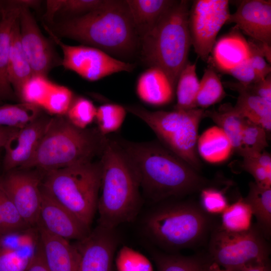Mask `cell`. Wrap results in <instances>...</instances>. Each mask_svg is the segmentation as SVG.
I'll return each mask as SVG.
<instances>
[{"label":"cell","instance_id":"6da1fadb","mask_svg":"<svg viewBox=\"0 0 271 271\" xmlns=\"http://www.w3.org/2000/svg\"><path fill=\"white\" fill-rule=\"evenodd\" d=\"M117 143L133 167L140 187L156 204L187 197L207 187L228 186L231 183L205 178L163 145Z\"/></svg>","mask_w":271,"mask_h":271},{"label":"cell","instance_id":"7a4b0ae2","mask_svg":"<svg viewBox=\"0 0 271 271\" xmlns=\"http://www.w3.org/2000/svg\"><path fill=\"white\" fill-rule=\"evenodd\" d=\"M51 26L47 27L59 38L74 40L109 55L128 57L139 51L140 39L125 1L104 0L88 13Z\"/></svg>","mask_w":271,"mask_h":271},{"label":"cell","instance_id":"3957f363","mask_svg":"<svg viewBox=\"0 0 271 271\" xmlns=\"http://www.w3.org/2000/svg\"><path fill=\"white\" fill-rule=\"evenodd\" d=\"M192 198L171 199L157 203L144 221L149 238L164 252L205 248L210 233L220 221Z\"/></svg>","mask_w":271,"mask_h":271},{"label":"cell","instance_id":"277c9868","mask_svg":"<svg viewBox=\"0 0 271 271\" xmlns=\"http://www.w3.org/2000/svg\"><path fill=\"white\" fill-rule=\"evenodd\" d=\"M101 155L98 225L115 229L137 216L141 206V187L133 167L117 142L107 139Z\"/></svg>","mask_w":271,"mask_h":271},{"label":"cell","instance_id":"5b68a950","mask_svg":"<svg viewBox=\"0 0 271 271\" xmlns=\"http://www.w3.org/2000/svg\"><path fill=\"white\" fill-rule=\"evenodd\" d=\"M190 3L176 1L140 42L141 60L149 67L162 70L175 89L180 74L188 62L192 46L188 27Z\"/></svg>","mask_w":271,"mask_h":271},{"label":"cell","instance_id":"8992f818","mask_svg":"<svg viewBox=\"0 0 271 271\" xmlns=\"http://www.w3.org/2000/svg\"><path fill=\"white\" fill-rule=\"evenodd\" d=\"M107 139L97 129H81L65 116H55L31 160L22 169L45 172L92 162L101 154Z\"/></svg>","mask_w":271,"mask_h":271},{"label":"cell","instance_id":"52a82bcc","mask_svg":"<svg viewBox=\"0 0 271 271\" xmlns=\"http://www.w3.org/2000/svg\"><path fill=\"white\" fill-rule=\"evenodd\" d=\"M101 177L100 161L89 162L46 172L41 188L90 227L97 211Z\"/></svg>","mask_w":271,"mask_h":271},{"label":"cell","instance_id":"ba28073f","mask_svg":"<svg viewBox=\"0 0 271 271\" xmlns=\"http://www.w3.org/2000/svg\"><path fill=\"white\" fill-rule=\"evenodd\" d=\"M124 107L144 121L165 147L200 172L202 165L197 143L199 126L204 117L205 109L151 111L138 105Z\"/></svg>","mask_w":271,"mask_h":271},{"label":"cell","instance_id":"9c48e42d","mask_svg":"<svg viewBox=\"0 0 271 271\" xmlns=\"http://www.w3.org/2000/svg\"><path fill=\"white\" fill-rule=\"evenodd\" d=\"M212 261L229 271H241L248 265L269 260L270 245L256 223L243 231H229L219 221L205 248Z\"/></svg>","mask_w":271,"mask_h":271},{"label":"cell","instance_id":"30bf717a","mask_svg":"<svg viewBox=\"0 0 271 271\" xmlns=\"http://www.w3.org/2000/svg\"><path fill=\"white\" fill-rule=\"evenodd\" d=\"M50 38L61 48L63 53L61 65L74 72L82 78L94 81L113 73L130 72L135 64L116 59L95 47L82 45H69L62 42L44 25Z\"/></svg>","mask_w":271,"mask_h":271},{"label":"cell","instance_id":"8fae6325","mask_svg":"<svg viewBox=\"0 0 271 271\" xmlns=\"http://www.w3.org/2000/svg\"><path fill=\"white\" fill-rule=\"evenodd\" d=\"M230 13L227 0H195L190 6L188 27L196 53L208 62L216 37Z\"/></svg>","mask_w":271,"mask_h":271},{"label":"cell","instance_id":"7c38bea8","mask_svg":"<svg viewBox=\"0 0 271 271\" xmlns=\"http://www.w3.org/2000/svg\"><path fill=\"white\" fill-rule=\"evenodd\" d=\"M19 21L21 44L33 75L47 77L54 67L61 65L62 59L42 33L30 8H22Z\"/></svg>","mask_w":271,"mask_h":271},{"label":"cell","instance_id":"4fadbf2b","mask_svg":"<svg viewBox=\"0 0 271 271\" xmlns=\"http://www.w3.org/2000/svg\"><path fill=\"white\" fill-rule=\"evenodd\" d=\"M41 178L37 173L16 170L7 172L1 182L20 215L31 227L38 223L41 203Z\"/></svg>","mask_w":271,"mask_h":271},{"label":"cell","instance_id":"5bb4252c","mask_svg":"<svg viewBox=\"0 0 271 271\" xmlns=\"http://www.w3.org/2000/svg\"><path fill=\"white\" fill-rule=\"evenodd\" d=\"M118 243L115 229L98 225L74 244L79 256L78 271H112Z\"/></svg>","mask_w":271,"mask_h":271},{"label":"cell","instance_id":"9a60e30c","mask_svg":"<svg viewBox=\"0 0 271 271\" xmlns=\"http://www.w3.org/2000/svg\"><path fill=\"white\" fill-rule=\"evenodd\" d=\"M52 118L40 114L30 123L18 128L9 140L4 147L3 165L6 172L22 168L31 160Z\"/></svg>","mask_w":271,"mask_h":271},{"label":"cell","instance_id":"2e32d148","mask_svg":"<svg viewBox=\"0 0 271 271\" xmlns=\"http://www.w3.org/2000/svg\"><path fill=\"white\" fill-rule=\"evenodd\" d=\"M37 225L48 232L69 241L80 240L90 232L86 225L67 208L41 188V203Z\"/></svg>","mask_w":271,"mask_h":271},{"label":"cell","instance_id":"e0dca14e","mask_svg":"<svg viewBox=\"0 0 271 271\" xmlns=\"http://www.w3.org/2000/svg\"><path fill=\"white\" fill-rule=\"evenodd\" d=\"M39 243L35 227L0 236V271H26Z\"/></svg>","mask_w":271,"mask_h":271},{"label":"cell","instance_id":"ac0fdd59","mask_svg":"<svg viewBox=\"0 0 271 271\" xmlns=\"http://www.w3.org/2000/svg\"><path fill=\"white\" fill-rule=\"evenodd\" d=\"M227 23H234L249 38L271 46L270 0L240 1L236 11L230 14Z\"/></svg>","mask_w":271,"mask_h":271},{"label":"cell","instance_id":"d6986e66","mask_svg":"<svg viewBox=\"0 0 271 271\" xmlns=\"http://www.w3.org/2000/svg\"><path fill=\"white\" fill-rule=\"evenodd\" d=\"M31 5L30 0L0 1V102L17 98L8 77L12 31L22 8Z\"/></svg>","mask_w":271,"mask_h":271},{"label":"cell","instance_id":"ffe728a7","mask_svg":"<svg viewBox=\"0 0 271 271\" xmlns=\"http://www.w3.org/2000/svg\"><path fill=\"white\" fill-rule=\"evenodd\" d=\"M46 265L49 271H78L79 256L74 245L37 225Z\"/></svg>","mask_w":271,"mask_h":271},{"label":"cell","instance_id":"44dd1931","mask_svg":"<svg viewBox=\"0 0 271 271\" xmlns=\"http://www.w3.org/2000/svg\"><path fill=\"white\" fill-rule=\"evenodd\" d=\"M211 54L214 65L227 74L248 59L247 41L235 26L228 34L216 41Z\"/></svg>","mask_w":271,"mask_h":271},{"label":"cell","instance_id":"7402d4cb","mask_svg":"<svg viewBox=\"0 0 271 271\" xmlns=\"http://www.w3.org/2000/svg\"><path fill=\"white\" fill-rule=\"evenodd\" d=\"M175 88L160 69L149 67L139 76L136 93L144 102L154 106L167 105L173 100Z\"/></svg>","mask_w":271,"mask_h":271},{"label":"cell","instance_id":"603a6c76","mask_svg":"<svg viewBox=\"0 0 271 271\" xmlns=\"http://www.w3.org/2000/svg\"><path fill=\"white\" fill-rule=\"evenodd\" d=\"M223 85L238 93L235 109L244 118L260 125L268 134L271 130V104L239 82H226Z\"/></svg>","mask_w":271,"mask_h":271},{"label":"cell","instance_id":"cb8c5ba5","mask_svg":"<svg viewBox=\"0 0 271 271\" xmlns=\"http://www.w3.org/2000/svg\"><path fill=\"white\" fill-rule=\"evenodd\" d=\"M173 0H125L134 28L140 38L150 32Z\"/></svg>","mask_w":271,"mask_h":271},{"label":"cell","instance_id":"d4e9b609","mask_svg":"<svg viewBox=\"0 0 271 271\" xmlns=\"http://www.w3.org/2000/svg\"><path fill=\"white\" fill-rule=\"evenodd\" d=\"M153 258L158 271H210L213 263L205 248L189 256L155 251Z\"/></svg>","mask_w":271,"mask_h":271},{"label":"cell","instance_id":"484cf974","mask_svg":"<svg viewBox=\"0 0 271 271\" xmlns=\"http://www.w3.org/2000/svg\"><path fill=\"white\" fill-rule=\"evenodd\" d=\"M33 76L32 69L21 44L18 19L12 31L8 65L9 80L17 98L24 84Z\"/></svg>","mask_w":271,"mask_h":271},{"label":"cell","instance_id":"4316f807","mask_svg":"<svg viewBox=\"0 0 271 271\" xmlns=\"http://www.w3.org/2000/svg\"><path fill=\"white\" fill-rule=\"evenodd\" d=\"M197 149L203 159L212 164L224 162L234 151L229 138L217 125L208 128L198 137Z\"/></svg>","mask_w":271,"mask_h":271},{"label":"cell","instance_id":"83f0119b","mask_svg":"<svg viewBox=\"0 0 271 271\" xmlns=\"http://www.w3.org/2000/svg\"><path fill=\"white\" fill-rule=\"evenodd\" d=\"M256 219L255 223L265 238H271V187L260 186L254 182L249 183L247 196L243 198Z\"/></svg>","mask_w":271,"mask_h":271},{"label":"cell","instance_id":"f1b7e54d","mask_svg":"<svg viewBox=\"0 0 271 271\" xmlns=\"http://www.w3.org/2000/svg\"><path fill=\"white\" fill-rule=\"evenodd\" d=\"M211 118L229 138L233 150L239 155L241 138L245 119L230 104H223L217 110H205L204 117Z\"/></svg>","mask_w":271,"mask_h":271},{"label":"cell","instance_id":"f546056e","mask_svg":"<svg viewBox=\"0 0 271 271\" xmlns=\"http://www.w3.org/2000/svg\"><path fill=\"white\" fill-rule=\"evenodd\" d=\"M104 0H47L44 19L52 24L56 17L63 16V20L88 13L100 6Z\"/></svg>","mask_w":271,"mask_h":271},{"label":"cell","instance_id":"4dcf8cb0","mask_svg":"<svg viewBox=\"0 0 271 271\" xmlns=\"http://www.w3.org/2000/svg\"><path fill=\"white\" fill-rule=\"evenodd\" d=\"M199 86L196 63L188 61L181 72L176 86L177 103L174 109L196 108V99Z\"/></svg>","mask_w":271,"mask_h":271},{"label":"cell","instance_id":"1f68e13d","mask_svg":"<svg viewBox=\"0 0 271 271\" xmlns=\"http://www.w3.org/2000/svg\"><path fill=\"white\" fill-rule=\"evenodd\" d=\"M226 95L219 76L213 66H209L199 81L196 107L204 109L220 102Z\"/></svg>","mask_w":271,"mask_h":271},{"label":"cell","instance_id":"d6a6232c","mask_svg":"<svg viewBox=\"0 0 271 271\" xmlns=\"http://www.w3.org/2000/svg\"><path fill=\"white\" fill-rule=\"evenodd\" d=\"M41 109L25 102L0 105V126L21 128L36 119Z\"/></svg>","mask_w":271,"mask_h":271},{"label":"cell","instance_id":"836d02e7","mask_svg":"<svg viewBox=\"0 0 271 271\" xmlns=\"http://www.w3.org/2000/svg\"><path fill=\"white\" fill-rule=\"evenodd\" d=\"M253 214L249 206L241 197L230 205L221 214L220 223L232 231H243L252 225Z\"/></svg>","mask_w":271,"mask_h":271},{"label":"cell","instance_id":"e575fe53","mask_svg":"<svg viewBox=\"0 0 271 271\" xmlns=\"http://www.w3.org/2000/svg\"><path fill=\"white\" fill-rule=\"evenodd\" d=\"M4 190L0 177V236L30 228Z\"/></svg>","mask_w":271,"mask_h":271},{"label":"cell","instance_id":"d590c367","mask_svg":"<svg viewBox=\"0 0 271 271\" xmlns=\"http://www.w3.org/2000/svg\"><path fill=\"white\" fill-rule=\"evenodd\" d=\"M241 167L253 177L256 184L271 187V157L265 150L243 157Z\"/></svg>","mask_w":271,"mask_h":271},{"label":"cell","instance_id":"8d00e7d4","mask_svg":"<svg viewBox=\"0 0 271 271\" xmlns=\"http://www.w3.org/2000/svg\"><path fill=\"white\" fill-rule=\"evenodd\" d=\"M126 111L124 106L115 103H105L97 107L95 120L99 133L105 137L117 131L123 123Z\"/></svg>","mask_w":271,"mask_h":271},{"label":"cell","instance_id":"74e56055","mask_svg":"<svg viewBox=\"0 0 271 271\" xmlns=\"http://www.w3.org/2000/svg\"><path fill=\"white\" fill-rule=\"evenodd\" d=\"M47 77L33 75L23 86L17 98L42 108L53 84Z\"/></svg>","mask_w":271,"mask_h":271},{"label":"cell","instance_id":"f35d334b","mask_svg":"<svg viewBox=\"0 0 271 271\" xmlns=\"http://www.w3.org/2000/svg\"><path fill=\"white\" fill-rule=\"evenodd\" d=\"M267 133L260 125L246 119L243 124L241 138L242 157L265 150L268 146Z\"/></svg>","mask_w":271,"mask_h":271},{"label":"cell","instance_id":"ab89813d","mask_svg":"<svg viewBox=\"0 0 271 271\" xmlns=\"http://www.w3.org/2000/svg\"><path fill=\"white\" fill-rule=\"evenodd\" d=\"M96 107L83 97L74 98L65 117L75 126L85 129L95 119Z\"/></svg>","mask_w":271,"mask_h":271},{"label":"cell","instance_id":"60d3db41","mask_svg":"<svg viewBox=\"0 0 271 271\" xmlns=\"http://www.w3.org/2000/svg\"><path fill=\"white\" fill-rule=\"evenodd\" d=\"M74 98L70 89L53 82L42 108L55 116H64Z\"/></svg>","mask_w":271,"mask_h":271},{"label":"cell","instance_id":"b9f144b4","mask_svg":"<svg viewBox=\"0 0 271 271\" xmlns=\"http://www.w3.org/2000/svg\"><path fill=\"white\" fill-rule=\"evenodd\" d=\"M115 264L117 271H153L152 263L146 256L127 246L118 251Z\"/></svg>","mask_w":271,"mask_h":271},{"label":"cell","instance_id":"7bdbcfd3","mask_svg":"<svg viewBox=\"0 0 271 271\" xmlns=\"http://www.w3.org/2000/svg\"><path fill=\"white\" fill-rule=\"evenodd\" d=\"M247 41L249 50L248 61L259 78L263 79L271 72L270 64L265 58L270 52V46L251 38Z\"/></svg>","mask_w":271,"mask_h":271},{"label":"cell","instance_id":"ee69618b","mask_svg":"<svg viewBox=\"0 0 271 271\" xmlns=\"http://www.w3.org/2000/svg\"><path fill=\"white\" fill-rule=\"evenodd\" d=\"M200 193V204L209 214H221L229 205L224 190H220L218 187H207L202 189Z\"/></svg>","mask_w":271,"mask_h":271},{"label":"cell","instance_id":"f6af8a7d","mask_svg":"<svg viewBox=\"0 0 271 271\" xmlns=\"http://www.w3.org/2000/svg\"><path fill=\"white\" fill-rule=\"evenodd\" d=\"M228 74L244 85L255 83L261 80L249 63L248 59L229 71Z\"/></svg>","mask_w":271,"mask_h":271},{"label":"cell","instance_id":"bcb514c9","mask_svg":"<svg viewBox=\"0 0 271 271\" xmlns=\"http://www.w3.org/2000/svg\"><path fill=\"white\" fill-rule=\"evenodd\" d=\"M249 91L271 104V74L264 79L248 85H244Z\"/></svg>","mask_w":271,"mask_h":271},{"label":"cell","instance_id":"7dc6e473","mask_svg":"<svg viewBox=\"0 0 271 271\" xmlns=\"http://www.w3.org/2000/svg\"><path fill=\"white\" fill-rule=\"evenodd\" d=\"M26 271H49L44 261L40 241L38 250Z\"/></svg>","mask_w":271,"mask_h":271},{"label":"cell","instance_id":"c3c4849f","mask_svg":"<svg viewBox=\"0 0 271 271\" xmlns=\"http://www.w3.org/2000/svg\"><path fill=\"white\" fill-rule=\"evenodd\" d=\"M18 128L0 126V149L4 148L9 140Z\"/></svg>","mask_w":271,"mask_h":271},{"label":"cell","instance_id":"681fc988","mask_svg":"<svg viewBox=\"0 0 271 271\" xmlns=\"http://www.w3.org/2000/svg\"><path fill=\"white\" fill-rule=\"evenodd\" d=\"M241 271H270V260L248 265L244 267Z\"/></svg>","mask_w":271,"mask_h":271},{"label":"cell","instance_id":"f907efd6","mask_svg":"<svg viewBox=\"0 0 271 271\" xmlns=\"http://www.w3.org/2000/svg\"><path fill=\"white\" fill-rule=\"evenodd\" d=\"M210 271H229V270L225 269L224 268L221 269L220 266H219L217 264L213 262L211 265Z\"/></svg>","mask_w":271,"mask_h":271}]
</instances>
